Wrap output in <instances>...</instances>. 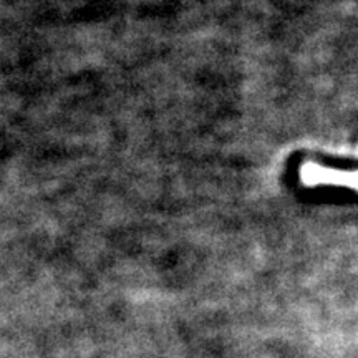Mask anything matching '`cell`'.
Here are the masks:
<instances>
[{
    "mask_svg": "<svg viewBox=\"0 0 358 358\" xmlns=\"http://www.w3.org/2000/svg\"><path fill=\"white\" fill-rule=\"evenodd\" d=\"M301 176L307 185H338L358 189V171H337L307 163L302 166Z\"/></svg>",
    "mask_w": 358,
    "mask_h": 358,
    "instance_id": "6da1fadb",
    "label": "cell"
}]
</instances>
